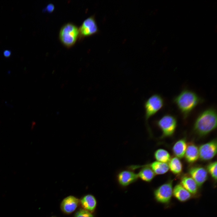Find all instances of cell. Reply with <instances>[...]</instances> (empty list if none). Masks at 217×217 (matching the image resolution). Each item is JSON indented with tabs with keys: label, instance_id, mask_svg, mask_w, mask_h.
<instances>
[{
	"label": "cell",
	"instance_id": "44dd1931",
	"mask_svg": "<svg viewBox=\"0 0 217 217\" xmlns=\"http://www.w3.org/2000/svg\"><path fill=\"white\" fill-rule=\"evenodd\" d=\"M217 161L210 162L207 166L206 170L213 179L217 180Z\"/></svg>",
	"mask_w": 217,
	"mask_h": 217
},
{
	"label": "cell",
	"instance_id": "52a82bcc",
	"mask_svg": "<svg viewBox=\"0 0 217 217\" xmlns=\"http://www.w3.org/2000/svg\"><path fill=\"white\" fill-rule=\"evenodd\" d=\"M79 39L97 33L99 28L94 16H91L85 19L79 28Z\"/></svg>",
	"mask_w": 217,
	"mask_h": 217
},
{
	"label": "cell",
	"instance_id": "30bf717a",
	"mask_svg": "<svg viewBox=\"0 0 217 217\" xmlns=\"http://www.w3.org/2000/svg\"><path fill=\"white\" fill-rule=\"evenodd\" d=\"M134 171L127 168L119 171L117 175L119 184L123 186H126L137 181L138 177Z\"/></svg>",
	"mask_w": 217,
	"mask_h": 217
},
{
	"label": "cell",
	"instance_id": "603a6c76",
	"mask_svg": "<svg viewBox=\"0 0 217 217\" xmlns=\"http://www.w3.org/2000/svg\"><path fill=\"white\" fill-rule=\"evenodd\" d=\"M54 8L55 6L53 4L50 3L47 5L46 8V10L48 12H51L54 11Z\"/></svg>",
	"mask_w": 217,
	"mask_h": 217
},
{
	"label": "cell",
	"instance_id": "ba28073f",
	"mask_svg": "<svg viewBox=\"0 0 217 217\" xmlns=\"http://www.w3.org/2000/svg\"><path fill=\"white\" fill-rule=\"evenodd\" d=\"M199 149V158L203 161L212 159L217 153V140H213L201 145Z\"/></svg>",
	"mask_w": 217,
	"mask_h": 217
},
{
	"label": "cell",
	"instance_id": "5bb4252c",
	"mask_svg": "<svg viewBox=\"0 0 217 217\" xmlns=\"http://www.w3.org/2000/svg\"><path fill=\"white\" fill-rule=\"evenodd\" d=\"M173 195L177 200L182 202L188 201L192 196V195L180 184L174 187Z\"/></svg>",
	"mask_w": 217,
	"mask_h": 217
},
{
	"label": "cell",
	"instance_id": "9a60e30c",
	"mask_svg": "<svg viewBox=\"0 0 217 217\" xmlns=\"http://www.w3.org/2000/svg\"><path fill=\"white\" fill-rule=\"evenodd\" d=\"M79 203L78 199L71 196L65 198L61 204L62 210L67 213H71L74 212L77 208Z\"/></svg>",
	"mask_w": 217,
	"mask_h": 217
},
{
	"label": "cell",
	"instance_id": "277c9868",
	"mask_svg": "<svg viewBox=\"0 0 217 217\" xmlns=\"http://www.w3.org/2000/svg\"><path fill=\"white\" fill-rule=\"evenodd\" d=\"M164 104L163 98L160 95L157 94L152 95L144 103L145 123L150 135H151V130L148 124V121L149 118L162 109Z\"/></svg>",
	"mask_w": 217,
	"mask_h": 217
},
{
	"label": "cell",
	"instance_id": "3957f363",
	"mask_svg": "<svg viewBox=\"0 0 217 217\" xmlns=\"http://www.w3.org/2000/svg\"><path fill=\"white\" fill-rule=\"evenodd\" d=\"M59 38L61 43L65 47H71L79 39V28L71 22L64 24L60 30Z\"/></svg>",
	"mask_w": 217,
	"mask_h": 217
},
{
	"label": "cell",
	"instance_id": "7402d4cb",
	"mask_svg": "<svg viewBox=\"0 0 217 217\" xmlns=\"http://www.w3.org/2000/svg\"><path fill=\"white\" fill-rule=\"evenodd\" d=\"M75 217H93V216L88 211L81 209L76 213Z\"/></svg>",
	"mask_w": 217,
	"mask_h": 217
},
{
	"label": "cell",
	"instance_id": "8fae6325",
	"mask_svg": "<svg viewBox=\"0 0 217 217\" xmlns=\"http://www.w3.org/2000/svg\"><path fill=\"white\" fill-rule=\"evenodd\" d=\"M127 168L134 171L137 169L140 170L137 173L139 178L143 181L149 182L154 178L156 174L152 169L145 164L143 165H131Z\"/></svg>",
	"mask_w": 217,
	"mask_h": 217
},
{
	"label": "cell",
	"instance_id": "7a4b0ae2",
	"mask_svg": "<svg viewBox=\"0 0 217 217\" xmlns=\"http://www.w3.org/2000/svg\"><path fill=\"white\" fill-rule=\"evenodd\" d=\"M173 101L184 118H186L195 107L203 100L194 92L184 89L174 98Z\"/></svg>",
	"mask_w": 217,
	"mask_h": 217
},
{
	"label": "cell",
	"instance_id": "6da1fadb",
	"mask_svg": "<svg viewBox=\"0 0 217 217\" xmlns=\"http://www.w3.org/2000/svg\"><path fill=\"white\" fill-rule=\"evenodd\" d=\"M216 110L209 108L202 112L197 118L193 126L194 133L200 137L205 136L217 127Z\"/></svg>",
	"mask_w": 217,
	"mask_h": 217
},
{
	"label": "cell",
	"instance_id": "4fadbf2b",
	"mask_svg": "<svg viewBox=\"0 0 217 217\" xmlns=\"http://www.w3.org/2000/svg\"><path fill=\"white\" fill-rule=\"evenodd\" d=\"M184 157L187 162L192 163L196 161L199 158V149L193 143L187 144Z\"/></svg>",
	"mask_w": 217,
	"mask_h": 217
},
{
	"label": "cell",
	"instance_id": "2e32d148",
	"mask_svg": "<svg viewBox=\"0 0 217 217\" xmlns=\"http://www.w3.org/2000/svg\"><path fill=\"white\" fill-rule=\"evenodd\" d=\"M187 146L186 140L181 139L177 141L174 144L172 148L173 154L179 159L184 157Z\"/></svg>",
	"mask_w": 217,
	"mask_h": 217
},
{
	"label": "cell",
	"instance_id": "d6986e66",
	"mask_svg": "<svg viewBox=\"0 0 217 217\" xmlns=\"http://www.w3.org/2000/svg\"><path fill=\"white\" fill-rule=\"evenodd\" d=\"M83 206L86 209L92 211L95 209L96 201L94 197L89 194L85 196L81 200Z\"/></svg>",
	"mask_w": 217,
	"mask_h": 217
},
{
	"label": "cell",
	"instance_id": "8992f818",
	"mask_svg": "<svg viewBox=\"0 0 217 217\" xmlns=\"http://www.w3.org/2000/svg\"><path fill=\"white\" fill-rule=\"evenodd\" d=\"M173 181L169 180L155 190V198L159 203L164 204L168 203L173 195Z\"/></svg>",
	"mask_w": 217,
	"mask_h": 217
},
{
	"label": "cell",
	"instance_id": "7c38bea8",
	"mask_svg": "<svg viewBox=\"0 0 217 217\" xmlns=\"http://www.w3.org/2000/svg\"><path fill=\"white\" fill-rule=\"evenodd\" d=\"M192 195H195L197 193L198 187L197 183L189 175H184L180 179V184Z\"/></svg>",
	"mask_w": 217,
	"mask_h": 217
},
{
	"label": "cell",
	"instance_id": "5b68a950",
	"mask_svg": "<svg viewBox=\"0 0 217 217\" xmlns=\"http://www.w3.org/2000/svg\"><path fill=\"white\" fill-rule=\"evenodd\" d=\"M156 123L162 131V137L164 138L173 135L177 127V120L173 115L166 114L158 120Z\"/></svg>",
	"mask_w": 217,
	"mask_h": 217
},
{
	"label": "cell",
	"instance_id": "9c48e42d",
	"mask_svg": "<svg viewBox=\"0 0 217 217\" xmlns=\"http://www.w3.org/2000/svg\"><path fill=\"white\" fill-rule=\"evenodd\" d=\"M188 172L199 187H201L208 178V172L206 169L201 166H193L189 169Z\"/></svg>",
	"mask_w": 217,
	"mask_h": 217
},
{
	"label": "cell",
	"instance_id": "ac0fdd59",
	"mask_svg": "<svg viewBox=\"0 0 217 217\" xmlns=\"http://www.w3.org/2000/svg\"><path fill=\"white\" fill-rule=\"evenodd\" d=\"M168 165L169 169L175 174L179 175L182 171V163L180 159L177 157L171 158L168 162Z\"/></svg>",
	"mask_w": 217,
	"mask_h": 217
},
{
	"label": "cell",
	"instance_id": "e0dca14e",
	"mask_svg": "<svg viewBox=\"0 0 217 217\" xmlns=\"http://www.w3.org/2000/svg\"><path fill=\"white\" fill-rule=\"evenodd\" d=\"M145 164L150 168L156 175L165 174L169 169L167 163L156 161Z\"/></svg>",
	"mask_w": 217,
	"mask_h": 217
},
{
	"label": "cell",
	"instance_id": "cb8c5ba5",
	"mask_svg": "<svg viewBox=\"0 0 217 217\" xmlns=\"http://www.w3.org/2000/svg\"><path fill=\"white\" fill-rule=\"evenodd\" d=\"M11 54V51L8 50H5L3 52V55L4 56L7 57H9L10 56Z\"/></svg>",
	"mask_w": 217,
	"mask_h": 217
},
{
	"label": "cell",
	"instance_id": "ffe728a7",
	"mask_svg": "<svg viewBox=\"0 0 217 217\" xmlns=\"http://www.w3.org/2000/svg\"><path fill=\"white\" fill-rule=\"evenodd\" d=\"M154 156L156 161L167 163L171 158L170 154L166 150L163 149H159L154 153Z\"/></svg>",
	"mask_w": 217,
	"mask_h": 217
}]
</instances>
